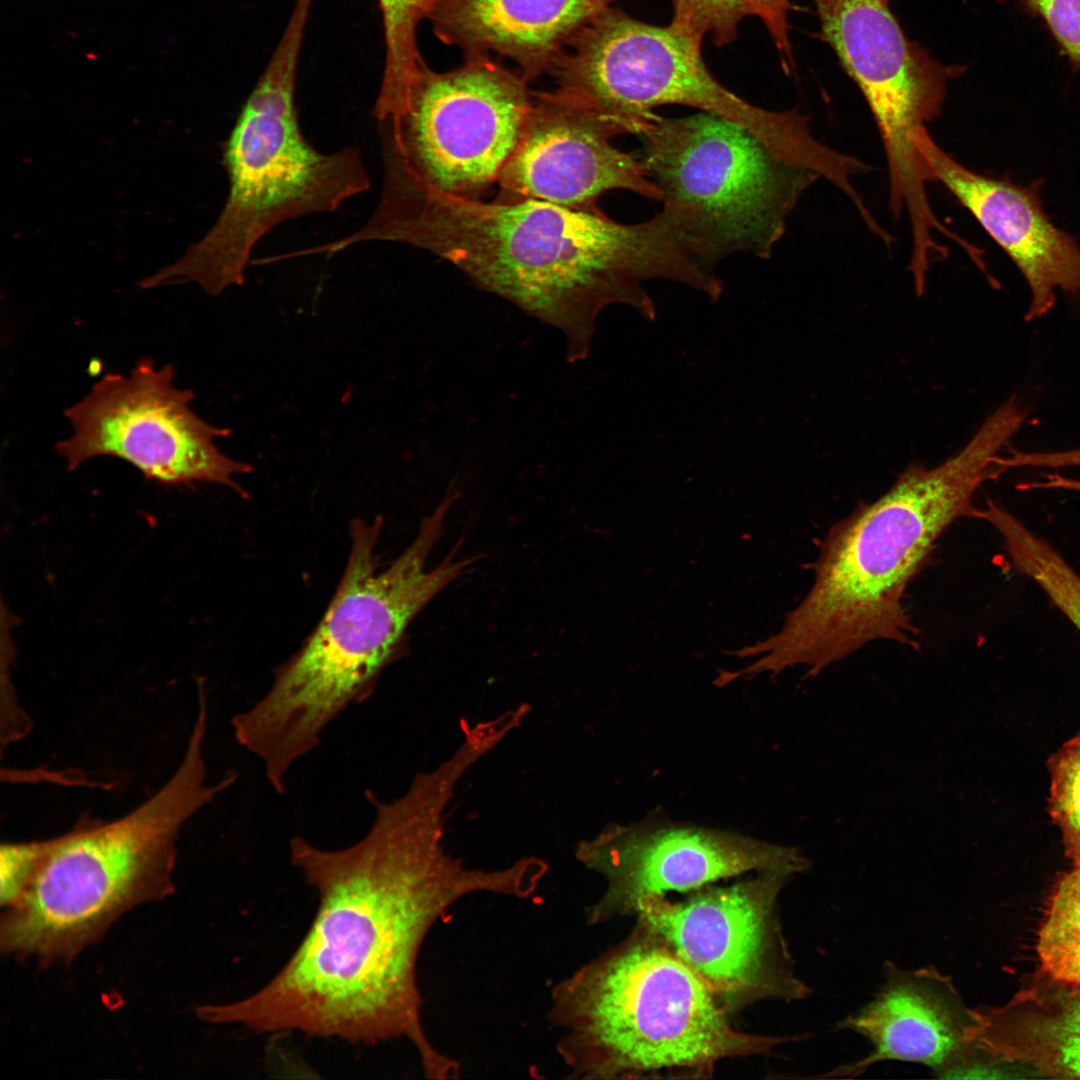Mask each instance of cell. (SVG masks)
I'll use <instances>...</instances> for the list:
<instances>
[{
	"label": "cell",
	"instance_id": "obj_8",
	"mask_svg": "<svg viewBox=\"0 0 1080 1080\" xmlns=\"http://www.w3.org/2000/svg\"><path fill=\"white\" fill-rule=\"evenodd\" d=\"M702 42L672 24L652 25L612 6L596 14L567 42L548 72L556 91L641 134L657 118L654 108L685 105L716 114L779 155L818 169L828 147L797 109L753 105L713 77Z\"/></svg>",
	"mask_w": 1080,
	"mask_h": 1080
},
{
	"label": "cell",
	"instance_id": "obj_19",
	"mask_svg": "<svg viewBox=\"0 0 1080 1080\" xmlns=\"http://www.w3.org/2000/svg\"><path fill=\"white\" fill-rule=\"evenodd\" d=\"M975 1045L986 1058L1023 1061L1049 1075L1080 1079V997L1027 1016L1017 1032L979 1023Z\"/></svg>",
	"mask_w": 1080,
	"mask_h": 1080
},
{
	"label": "cell",
	"instance_id": "obj_17",
	"mask_svg": "<svg viewBox=\"0 0 1080 1080\" xmlns=\"http://www.w3.org/2000/svg\"><path fill=\"white\" fill-rule=\"evenodd\" d=\"M883 976L872 999L836 1025L865 1038L871 1052L822 1077H856L885 1061L922 1064L937 1076L965 1044L974 1012L950 976L933 966L905 969L890 961Z\"/></svg>",
	"mask_w": 1080,
	"mask_h": 1080
},
{
	"label": "cell",
	"instance_id": "obj_13",
	"mask_svg": "<svg viewBox=\"0 0 1080 1080\" xmlns=\"http://www.w3.org/2000/svg\"><path fill=\"white\" fill-rule=\"evenodd\" d=\"M822 33L862 92L888 165L889 208L909 213L930 204L918 134L943 109L949 81L962 72L910 41L886 0H814Z\"/></svg>",
	"mask_w": 1080,
	"mask_h": 1080
},
{
	"label": "cell",
	"instance_id": "obj_11",
	"mask_svg": "<svg viewBox=\"0 0 1080 1080\" xmlns=\"http://www.w3.org/2000/svg\"><path fill=\"white\" fill-rule=\"evenodd\" d=\"M796 875L755 872L731 885H705L674 902L643 901L637 918L655 930L731 1014L767 1000L806 999L780 919L779 898Z\"/></svg>",
	"mask_w": 1080,
	"mask_h": 1080
},
{
	"label": "cell",
	"instance_id": "obj_14",
	"mask_svg": "<svg viewBox=\"0 0 1080 1080\" xmlns=\"http://www.w3.org/2000/svg\"><path fill=\"white\" fill-rule=\"evenodd\" d=\"M575 855L606 883L602 896L586 909L590 925L637 915L643 901L668 892H690L747 872L799 874L809 867L797 848L656 813L637 823L606 826L579 842Z\"/></svg>",
	"mask_w": 1080,
	"mask_h": 1080
},
{
	"label": "cell",
	"instance_id": "obj_3",
	"mask_svg": "<svg viewBox=\"0 0 1080 1080\" xmlns=\"http://www.w3.org/2000/svg\"><path fill=\"white\" fill-rule=\"evenodd\" d=\"M1025 419L1000 404L956 454L934 467L910 465L890 489L834 526L814 564V582L781 629L731 651L757 657L739 669L749 680L797 665L817 674L875 640L917 646L903 598L941 534L975 518L974 496L1002 473L995 458Z\"/></svg>",
	"mask_w": 1080,
	"mask_h": 1080
},
{
	"label": "cell",
	"instance_id": "obj_20",
	"mask_svg": "<svg viewBox=\"0 0 1080 1080\" xmlns=\"http://www.w3.org/2000/svg\"><path fill=\"white\" fill-rule=\"evenodd\" d=\"M670 24L703 42L710 37L718 47L732 43L740 23L757 17L770 34L786 72L794 67L789 38L790 0H671Z\"/></svg>",
	"mask_w": 1080,
	"mask_h": 1080
},
{
	"label": "cell",
	"instance_id": "obj_6",
	"mask_svg": "<svg viewBox=\"0 0 1080 1080\" xmlns=\"http://www.w3.org/2000/svg\"><path fill=\"white\" fill-rule=\"evenodd\" d=\"M226 789L224 780L208 782L204 755L187 749L166 783L127 814L85 817L42 840L28 881L1 914L2 954L70 963L124 913L172 894L184 825Z\"/></svg>",
	"mask_w": 1080,
	"mask_h": 1080
},
{
	"label": "cell",
	"instance_id": "obj_1",
	"mask_svg": "<svg viewBox=\"0 0 1080 1080\" xmlns=\"http://www.w3.org/2000/svg\"><path fill=\"white\" fill-rule=\"evenodd\" d=\"M456 785L435 768L391 801L367 790L373 822L343 849L292 838L291 863L319 896L308 932L263 988L235 1002L201 1005L196 1016L255 1033L296 1031L364 1044L405 1038L426 1078H459L460 1063L438 1051L422 1026L421 947L458 900L478 892L528 899L542 872L533 857L483 870L445 851L444 814Z\"/></svg>",
	"mask_w": 1080,
	"mask_h": 1080
},
{
	"label": "cell",
	"instance_id": "obj_24",
	"mask_svg": "<svg viewBox=\"0 0 1080 1080\" xmlns=\"http://www.w3.org/2000/svg\"><path fill=\"white\" fill-rule=\"evenodd\" d=\"M1049 814L1059 828L1064 852L1080 863V734L1065 742L1048 761Z\"/></svg>",
	"mask_w": 1080,
	"mask_h": 1080
},
{
	"label": "cell",
	"instance_id": "obj_25",
	"mask_svg": "<svg viewBox=\"0 0 1080 1080\" xmlns=\"http://www.w3.org/2000/svg\"><path fill=\"white\" fill-rule=\"evenodd\" d=\"M1040 16L1072 64L1080 68V0H1022Z\"/></svg>",
	"mask_w": 1080,
	"mask_h": 1080
},
{
	"label": "cell",
	"instance_id": "obj_9",
	"mask_svg": "<svg viewBox=\"0 0 1080 1080\" xmlns=\"http://www.w3.org/2000/svg\"><path fill=\"white\" fill-rule=\"evenodd\" d=\"M650 179L709 268L735 253L768 258L821 177L716 114L657 116L640 134Z\"/></svg>",
	"mask_w": 1080,
	"mask_h": 1080
},
{
	"label": "cell",
	"instance_id": "obj_22",
	"mask_svg": "<svg viewBox=\"0 0 1080 1080\" xmlns=\"http://www.w3.org/2000/svg\"><path fill=\"white\" fill-rule=\"evenodd\" d=\"M1003 546L1012 567L1037 585L1080 633V574L1023 522L1006 531Z\"/></svg>",
	"mask_w": 1080,
	"mask_h": 1080
},
{
	"label": "cell",
	"instance_id": "obj_15",
	"mask_svg": "<svg viewBox=\"0 0 1080 1080\" xmlns=\"http://www.w3.org/2000/svg\"><path fill=\"white\" fill-rule=\"evenodd\" d=\"M621 134H630L624 125L556 90L533 92L522 136L496 182L495 199L596 210L599 196L623 189L661 201L644 162L612 144Z\"/></svg>",
	"mask_w": 1080,
	"mask_h": 1080
},
{
	"label": "cell",
	"instance_id": "obj_4",
	"mask_svg": "<svg viewBox=\"0 0 1080 1080\" xmlns=\"http://www.w3.org/2000/svg\"><path fill=\"white\" fill-rule=\"evenodd\" d=\"M457 498L449 491L384 568L377 550L383 518L351 521L347 563L321 620L275 670L265 695L231 721L235 739L261 761L275 792L285 791L291 767L320 744L327 726L373 694L382 672L406 653L414 618L476 561L455 558L460 541L435 568L426 567Z\"/></svg>",
	"mask_w": 1080,
	"mask_h": 1080
},
{
	"label": "cell",
	"instance_id": "obj_12",
	"mask_svg": "<svg viewBox=\"0 0 1080 1080\" xmlns=\"http://www.w3.org/2000/svg\"><path fill=\"white\" fill-rule=\"evenodd\" d=\"M173 379L171 365L157 368L150 358L139 360L128 376L106 374L64 411L72 435L56 444V452L68 470L111 456L160 484L213 483L248 498L235 477L253 467L228 457L214 442L231 430L199 417L190 406L194 392L175 387Z\"/></svg>",
	"mask_w": 1080,
	"mask_h": 1080
},
{
	"label": "cell",
	"instance_id": "obj_7",
	"mask_svg": "<svg viewBox=\"0 0 1080 1080\" xmlns=\"http://www.w3.org/2000/svg\"><path fill=\"white\" fill-rule=\"evenodd\" d=\"M312 0H297L270 62L223 146L225 205L210 230L176 262L140 280L141 289L196 283L218 296L242 285L251 253L279 224L335 212L371 188L360 150L315 149L295 104L298 59Z\"/></svg>",
	"mask_w": 1080,
	"mask_h": 1080
},
{
	"label": "cell",
	"instance_id": "obj_2",
	"mask_svg": "<svg viewBox=\"0 0 1080 1080\" xmlns=\"http://www.w3.org/2000/svg\"><path fill=\"white\" fill-rule=\"evenodd\" d=\"M352 240L404 243L449 261L480 288L560 330L569 360L586 356L605 306L651 311L643 282L667 279L703 290L711 280L664 207L649 220L623 224L599 209L537 199L485 202L384 179L375 210Z\"/></svg>",
	"mask_w": 1080,
	"mask_h": 1080
},
{
	"label": "cell",
	"instance_id": "obj_21",
	"mask_svg": "<svg viewBox=\"0 0 1080 1080\" xmlns=\"http://www.w3.org/2000/svg\"><path fill=\"white\" fill-rule=\"evenodd\" d=\"M1036 954L1050 979L1080 987V863L1055 882L1038 930Z\"/></svg>",
	"mask_w": 1080,
	"mask_h": 1080
},
{
	"label": "cell",
	"instance_id": "obj_10",
	"mask_svg": "<svg viewBox=\"0 0 1080 1080\" xmlns=\"http://www.w3.org/2000/svg\"><path fill=\"white\" fill-rule=\"evenodd\" d=\"M528 82L488 56L444 73L426 67L400 97L375 103L383 178L480 198L522 136Z\"/></svg>",
	"mask_w": 1080,
	"mask_h": 1080
},
{
	"label": "cell",
	"instance_id": "obj_16",
	"mask_svg": "<svg viewBox=\"0 0 1080 1080\" xmlns=\"http://www.w3.org/2000/svg\"><path fill=\"white\" fill-rule=\"evenodd\" d=\"M917 147L930 182H940L1017 266L1030 290L1025 321L1045 316L1056 291L1080 296V246L1045 214L1039 184L1023 186L975 172L950 156L927 128Z\"/></svg>",
	"mask_w": 1080,
	"mask_h": 1080
},
{
	"label": "cell",
	"instance_id": "obj_18",
	"mask_svg": "<svg viewBox=\"0 0 1080 1080\" xmlns=\"http://www.w3.org/2000/svg\"><path fill=\"white\" fill-rule=\"evenodd\" d=\"M618 0H430L428 19L467 58L508 57L529 81L548 72L568 40Z\"/></svg>",
	"mask_w": 1080,
	"mask_h": 1080
},
{
	"label": "cell",
	"instance_id": "obj_5",
	"mask_svg": "<svg viewBox=\"0 0 1080 1080\" xmlns=\"http://www.w3.org/2000/svg\"><path fill=\"white\" fill-rule=\"evenodd\" d=\"M731 1016L640 918L553 987L548 1014L570 1078H710L723 1060L769 1056L801 1039L742 1031Z\"/></svg>",
	"mask_w": 1080,
	"mask_h": 1080
},
{
	"label": "cell",
	"instance_id": "obj_26",
	"mask_svg": "<svg viewBox=\"0 0 1080 1080\" xmlns=\"http://www.w3.org/2000/svg\"><path fill=\"white\" fill-rule=\"evenodd\" d=\"M42 840L3 843L0 847V903L7 907L20 894L36 864Z\"/></svg>",
	"mask_w": 1080,
	"mask_h": 1080
},
{
	"label": "cell",
	"instance_id": "obj_23",
	"mask_svg": "<svg viewBox=\"0 0 1080 1080\" xmlns=\"http://www.w3.org/2000/svg\"><path fill=\"white\" fill-rule=\"evenodd\" d=\"M384 30L385 64L380 92L407 89L427 67L419 53L417 28L428 18L430 0H377Z\"/></svg>",
	"mask_w": 1080,
	"mask_h": 1080
}]
</instances>
